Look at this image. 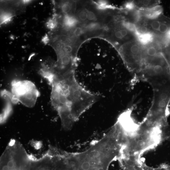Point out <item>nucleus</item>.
<instances>
[{
	"instance_id": "obj_1",
	"label": "nucleus",
	"mask_w": 170,
	"mask_h": 170,
	"mask_svg": "<svg viewBox=\"0 0 170 170\" xmlns=\"http://www.w3.org/2000/svg\"><path fill=\"white\" fill-rule=\"evenodd\" d=\"M75 73L58 75L47 72L43 76L51 85L52 104L59 114L62 127L67 130L100 98L82 86Z\"/></svg>"
},
{
	"instance_id": "obj_2",
	"label": "nucleus",
	"mask_w": 170,
	"mask_h": 170,
	"mask_svg": "<svg viewBox=\"0 0 170 170\" xmlns=\"http://www.w3.org/2000/svg\"><path fill=\"white\" fill-rule=\"evenodd\" d=\"M120 126L123 143L120 157H141L145 152L155 148L165 138L164 128L143 121L138 124L134 120L129 121Z\"/></svg>"
},
{
	"instance_id": "obj_3",
	"label": "nucleus",
	"mask_w": 170,
	"mask_h": 170,
	"mask_svg": "<svg viewBox=\"0 0 170 170\" xmlns=\"http://www.w3.org/2000/svg\"><path fill=\"white\" fill-rule=\"evenodd\" d=\"M130 22L126 14L122 11L110 13L105 21L101 38L110 43L116 50L124 43L137 39L135 32L130 29Z\"/></svg>"
},
{
	"instance_id": "obj_4",
	"label": "nucleus",
	"mask_w": 170,
	"mask_h": 170,
	"mask_svg": "<svg viewBox=\"0 0 170 170\" xmlns=\"http://www.w3.org/2000/svg\"><path fill=\"white\" fill-rule=\"evenodd\" d=\"M12 101L19 102L25 106H35L40 93L32 82L28 81H14L12 84V93H9Z\"/></svg>"
},
{
	"instance_id": "obj_5",
	"label": "nucleus",
	"mask_w": 170,
	"mask_h": 170,
	"mask_svg": "<svg viewBox=\"0 0 170 170\" xmlns=\"http://www.w3.org/2000/svg\"><path fill=\"white\" fill-rule=\"evenodd\" d=\"M144 49L145 46L135 39L124 43L117 50L129 70L137 73L143 59Z\"/></svg>"
},
{
	"instance_id": "obj_6",
	"label": "nucleus",
	"mask_w": 170,
	"mask_h": 170,
	"mask_svg": "<svg viewBox=\"0 0 170 170\" xmlns=\"http://www.w3.org/2000/svg\"><path fill=\"white\" fill-rule=\"evenodd\" d=\"M60 2L58 4V7L63 15H75L77 1H65Z\"/></svg>"
},
{
	"instance_id": "obj_7",
	"label": "nucleus",
	"mask_w": 170,
	"mask_h": 170,
	"mask_svg": "<svg viewBox=\"0 0 170 170\" xmlns=\"http://www.w3.org/2000/svg\"><path fill=\"white\" fill-rule=\"evenodd\" d=\"M135 9L136 10H143L152 8L158 6L159 1H133Z\"/></svg>"
},
{
	"instance_id": "obj_8",
	"label": "nucleus",
	"mask_w": 170,
	"mask_h": 170,
	"mask_svg": "<svg viewBox=\"0 0 170 170\" xmlns=\"http://www.w3.org/2000/svg\"><path fill=\"white\" fill-rule=\"evenodd\" d=\"M58 22L55 17L50 19L47 23V27L49 29L53 30L56 29L58 26Z\"/></svg>"
},
{
	"instance_id": "obj_9",
	"label": "nucleus",
	"mask_w": 170,
	"mask_h": 170,
	"mask_svg": "<svg viewBox=\"0 0 170 170\" xmlns=\"http://www.w3.org/2000/svg\"><path fill=\"white\" fill-rule=\"evenodd\" d=\"M169 29H168V27L167 24H165V23L162 22L161 21L160 28H159L158 31L156 35H160V34L166 33Z\"/></svg>"
},
{
	"instance_id": "obj_10",
	"label": "nucleus",
	"mask_w": 170,
	"mask_h": 170,
	"mask_svg": "<svg viewBox=\"0 0 170 170\" xmlns=\"http://www.w3.org/2000/svg\"><path fill=\"white\" fill-rule=\"evenodd\" d=\"M13 17L10 13H5L2 15L1 18V24L10 21L12 18Z\"/></svg>"
},
{
	"instance_id": "obj_11",
	"label": "nucleus",
	"mask_w": 170,
	"mask_h": 170,
	"mask_svg": "<svg viewBox=\"0 0 170 170\" xmlns=\"http://www.w3.org/2000/svg\"><path fill=\"white\" fill-rule=\"evenodd\" d=\"M42 41L45 44H47L49 42V39L47 35H46L42 39Z\"/></svg>"
},
{
	"instance_id": "obj_12",
	"label": "nucleus",
	"mask_w": 170,
	"mask_h": 170,
	"mask_svg": "<svg viewBox=\"0 0 170 170\" xmlns=\"http://www.w3.org/2000/svg\"><path fill=\"white\" fill-rule=\"evenodd\" d=\"M10 168L7 165L4 166L2 168V170H10Z\"/></svg>"
},
{
	"instance_id": "obj_13",
	"label": "nucleus",
	"mask_w": 170,
	"mask_h": 170,
	"mask_svg": "<svg viewBox=\"0 0 170 170\" xmlns=\"http://www.w3.org/2000/svg\"><path fill=\"white\" fill-rule=\"evenodd\" d=\"M166 33V37L168 38V39H170V29L168 30V32H167Z\"/></svg>"
},
{
	"instance_id": "obj_14",
	"label": "nucleus",
	"mask_w": 170,
	"mask_h": 170,
	"mask_svg": "<svg viewBox=\"0 0 170 170\" xmlns=\"http://www.w3.org/2000/svg\"><path fill=\"white\" fill-rule=\"evenodd\" d=\"M35 170H39V169H35Z\"/></svg>"
}]
</instances>
